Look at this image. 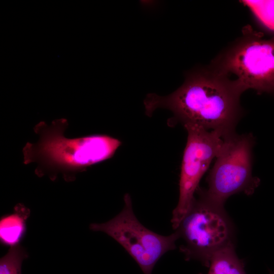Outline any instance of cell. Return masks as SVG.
I'll return each instance as SVG.
<instances>
[{
  "instance_id": "obj_1",
  "label": "cell",
  "mask_w": 274,
  "mask_h": 274,
  "mask_svg": "<svg viewBox=\"0 0 274 274\" xmlns=\"http://www.w3.org/2000/svg\"><path fill=\"white\" fill-rule=\"evenodd\" d=\"M244 92L235 79L210 64L186 72L183 84L168 95L149 93L144 101L145 113L150 116L156 109H167L184 125L216 131L225 138L235 133Z\"/></svg>"
},
{
  "instance_id": "obj_2",
  "label": "cell",
  "mask_w": 274,
  "mask_h": 274,
  "mask_svg": "<svg viewBox=\"0 0 274 274\" xmlns=\"http://www.w3.org/2000/svg\"><path fill=\"white\" fill-rule=\"evenodd\" d=\"M68 125L67 120L62 118L50 124L42 121L35 126L39 140L27 142L22 152L24 164H37L38 177L48 175L54 180L61 173L65 181H73L77 174L111 158L121 144L120 140L106 134L66 138L64 132Z\"/></svg>"
},
{
  "instance_id": "obj_3",
  "label": "cell",
  "mask_w": 274,
  "mask_h": 274,
  "mask_svg": "<svg viewBox=\"0 0 274 274\" xmlns=\"http://www.w3.org/2000/svg\"><path fill=\"white\" fill-rule=\"evenodd\" d=\"M220 72L235 75L244 91L274 94V36L263 38L260 32L247 30L210 64Z\"/></svg>"
},
{
  "instance_id": "obj_4",
  "label": "cell",
  "mask_w": 274,
  "mask_h": 274,
  "mask_svg": "<svg viewBox=\"0 0 274 274\" xmlns=\"http://www.w3.org/2000/svg\"><path fill=\"white\" fill-rule=\"evenodd\" d=\"M252 133L225 138L208 178V189L199 191L210 202L221 207L230 196L240 192L253 193L260 180L252 175Z\"/></svg>"
},
{
  "instance_id": "obj_5",
  "label": "cell",
  "mask_w": 274,
  "mask_h": 274,
  "mask_svg": "<svg viewBox=\"0 0 274 274\" xmlns=\"http://www.w3.org/2000/svg\"><path fill=\"white\" fill-rule=\"evenodd\" d=\"M198 194L175 230L184 241L180 251L186 260H196L209 267L216 252L233 244L234 230L224 207Z\"/></svg>"
},
{
  "instance_id": "obj_6",
  "label": "cell",
  "mask_w": 274,
  "mask_h": 274,
  "mask_svg": "<svg viewBox=\"0 0 274 274\" xmlns=\"http://www.w3.org/2000/svg\"><path fill=\"white\" fill-rule=\"evenodd\" d=\"M90 229L103 232L118 242L139 265L144 274H152L158 260L176 249L180 238L177 230L169 235L156 233L144 226L136 217L129 194L124 207L114 218L102 223H92Z\"/></svg>"
},
{
  "instance_id": "obj_7",
  "label": "cell",
  "mask_w": 274,
  "mask_h": 274,
  "mask_svg": "<svg viewBox=\"0 0 274 274\" xmlns=\"http://www.w3.org/2000/svg\"><path fill=\"white\" fill-rule=\"evenodd\" d=\"M184 126L188 136L181 164L179 201L170 221L174 230L191 206L200 180L219 153L224 139L216 131L194 124Z\"/></svg>"
},
{
  "instance_id": "obj_8",
  "label": "cell",
  "mask_w": 274,
  "mask_h": 274,
  "mask_svg": "<svg viewBox=\"0 0 274 274\" xmlns=\"http://www.w3.org/2000/svg\"><path fill=\"white\" fill-rule=\"evenodd\" d=\"M13 213L3 216L0 220L1 243L10 247L19 245L26 230V220L30 210L22 203L17 204Z\"/></svg>"
},
{
  "instance_id": "obj_9",
  "label": "cell",
  "mask_w": 274,
  "mask_h": 274,
  "mask_svg": "<svg viewBox=\"0 0 274 274\" xmlns=\"http://www.w3.org/2000/svg\"><path fill=\"white\" fill-rule=\"evenodd\" d=\"M208 274H246L244 263L236 255L234 244L216 252L211 258Z\"/></svg>"
},
{
  "instance_id": "obj_10",
  "label": "cell",
  "mask_w": 274,
  "mask_h": 274,
  "mask_svg": "<svg viewBox=\"0 0 274 274\" xmlns=\"http://www.w3.org/2000/svg\"><path fill=\"white\" fill-rule=\"evenodd\" d=\"M27 256L25 250L19 245L10 247L1 258L0 274H21L22 262Z\"/></svg>"
},
{
  "instance_id": "obj_11",
  "label": "cell",
  "mask_w": 274,
  "mask_h": 274,
  "mask_svg": "<svg viewBox=\"0 0 274 274\" xmlns=\"http://www.w3.org/2000/svg\"><path fill=\"white\" fill-rule=\"evenodd\" d=\"M244 3L263 25L274 31V1H246Z\"/></svg>"
},
{
  "instance_id": "obj_12",
  "label": "cell",
  "mask_w": 274,
  "mask_h": 274,
  "mask_svg": "<svg viewBox=\"0 0 274 274\" xmlns=\"http://www.w3.org/2000/svg\"><path fill=\"white\" fill-rule=\"evenodd\" d=\"M270 274H274V272H271V271H270Z\"/></svg>"
}]
</instances>
